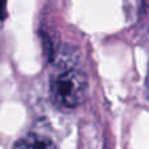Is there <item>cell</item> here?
<instances>
[{
    "label": "cell",
    "mask_w": 149,
    "mask_h": 149,
    "mask_svg": "<svg viewBox=\"0 0 149 149\" xmlns=\"http://www.w3.org/2000/svg\"><path fill=\"white\" fill-rule=\"evenodd\" d=\"M5 3H0V18H3L4 17V15H5Z\"/></svg>",
    "instance_id": "cell-3"
},
{
    "label": "cell",
    "mask_w": 149,
    "mask_h": 149,
    "mask_svg": "<svg viewBox=\"0 0 149 149\" xmlns=\"http://www.w3.org/2000/svg\"><path fill=\"white\" fill-rule=\"evenodd\" d=\"M88 77L76 67L64 68L51 77L50 92L54 102L67 109L77 107L88 93Z\"/></svg>",
    "instance_id": "cell-1"
},
{
    "label": "cell",
    "mask_w": 149,
    "mask_h": 149,
    "mask_svg": "<svg viewBox=\"0 0 149 149\" xmlns=\"http://www.w3.org/2000/svg\"><path fill=\"white\" fill-rule=\"evenodd\" d=\"M13 149H56V145L50 137L30 132L20 137L15 143Z\"/></svg>",
    "instance_id": "cell-2"
}]
</instances>
